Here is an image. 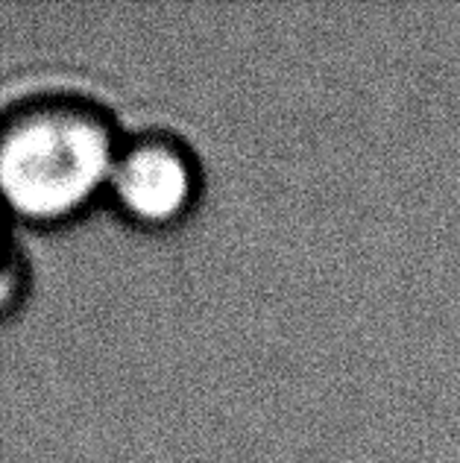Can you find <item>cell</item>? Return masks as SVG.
Here are the masks:
<instances>
[{
	"mask_svg": "<svg viewBox=\"0 0 460 463\" xmlns=\"http://www.w3.org/2000/svg\"><path fill=\"white\" fill-rule=\"evenodd\" d=\"M35 290V255L27 235L0 212V323L12 320Z\"/></svg>",
	"mask_w": 460,
	"mask_h": 463,
	"instance_id": "obj_3",
	"label": "cell"
},
{
	"mask_svg": "<svg viewBox=\"0 0 460 463\" xmlns=\"http://www.w3.org/2000/svg\"><path fill=\"white\" fill-rule=\"evenodd\" d=\"M127 129L100 97L39 89L0 106V212L21 235H59L106 209Z\"/></svg>",
	"mask_w": 460,
	"mask_h": 463,
	"instance_id": "obj_1",
	"label": "cell"
},
{
	"mask_svg": "<svg viewBox=\"0 0 460 463\" xmlns=\"http://www.w3.org/2000/svg\"><path fill=\"white\" fill-rule=\"evenodd\" d=\"M205 174L197 150L171 129L127 132L108 179L106 209L144 235H164L200 209Z\"/></svg>",
	"mask_w": 460,
	"mask_h": 463,
	"instance_id": "obj_2",
	"label": "cell"
}]
</instances>
